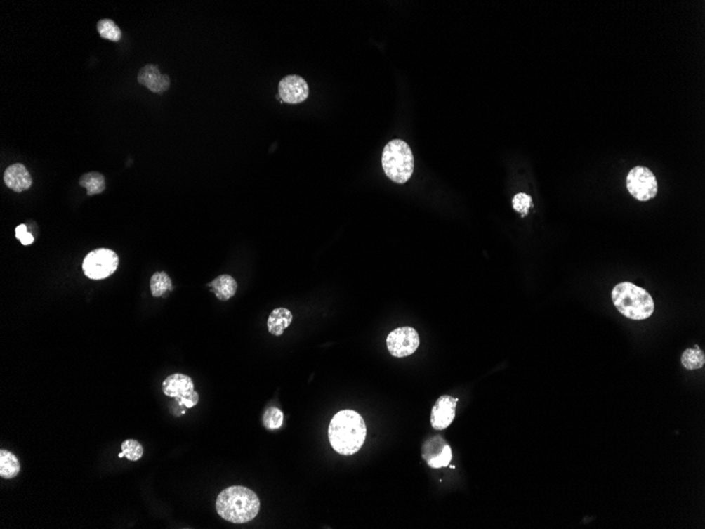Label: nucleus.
<instances>
[{
	"label": "nucleus",
	"mask_w": 705,
	"mask_h": 529,
	"mask_svg": "<svg viewBox=\"0 0 705 529\" xmlns=\"http://www.w3.org/2000/svg\"><path fill=\"white\" fill-rule=\"evenodd\" d=\"M366 438V423L356 411H339L329 423V443L339 455H355L364 446Z\"/></svg>",
	"instance_id": "1"
},
{
	"label": "nucleus",
	"mask_w": 705,
	"mask_h": 529,
	"mask_svg": "<svg viewBox=\"0 0 705 529\" xmlns=\"http://www.w3.org/2000/svg\"><path fill=\"white\" fill-rule=\"evenodd\" d=\"M259 497L251 489L232 486L218 495L216 508L222 518L235 524H243L253 520L260 511Z\"/></svg>",
	"instance_id": "2"
},
{
	"label": "nucleus",
	"mask_w": 705,
	"mask_h": 529,
	"mask_svg": "<svg viewBox=\"0 0 705 529\" xmlns=\"http://www.w3.org/2000/svg\"><path fill=\"white\" fill-rule=\"evenodd\" d=\"M612 302L617 310L633 320L650 318L654 311V302L650 294L631 282H621L612 292Z\"/></svg>",
	"instance_id": "3"
},
{
	"label": "nucleus",
	"mask_w": 705,
	"mask_h": 529,
	"mask_svg": "<svg viewBox=\"0 0 705 529\" xmlns=\"http://www.w3.org/2000/svg\"><path fill=\"white\" fill-rule=\"evenodd\" d=\"M381 163L388 178L395 183H406L414 171L412 150L402 140H393L386 145Z\"/></svg>",
	"instance_id": "4"
},
{
	"label": "nucleus",
	"mask_w": 705,
	"mask_h": 529,
	"mask_svg": "<svg viewBox=\"0 0 705 529\" xmlns=\"http://www.w3.org/2000/svg\"><path fill=\"white\" fill-rule=\"evenodd\" d=\"M119 266V257L108 249H98L86 256L83 261V270L88 278L102 280L108 278Z\"/></svg>",
	"instance_id": "5"
},
{
	"label": "nucleus",
	"mask_w": 705,
	"mask_h": 529,
	"mask_svg": "<svg viewBox=\"0 0 705 529\" xmlns=\"http://www.w3.org/2000/svg\"><path fill=\"white\" fill-rule=\"evenodd\" d=\"M626 186L629 194L639 201L652 200L658 194V182L652 170L635 166L627 174Z\"/></svg>",
	"instance_id": "6"
},
{
	"label": "nucleus",
	"mask_w": 705,
	"mask_h": 529,
	"mask_svg": "<svg viewBox=\"0 0 705 529\" xmlns=\"http://www.w3.org/2000/svg\"><path fill=\"white\" fill-rule=\"evenodd\" d=\"M163 392L169 398H176L179 406L192 408L199 403V394L195 391L192 379L185 374L169 375L163 383Z\"/></svg>",
	"instance_id": "7"
},
{
	"label": "nucleus",
	"mask_w": 705,
	"mask_h": 529,
	"mask_svg": "<svg viewBox=\"0 0 705 529\" xmlns=\"http://www.w3.org/2000/svg\"><path fill=\"white\" fill-rule=\"evenodd\" d=\"M421 340L416 329L411 327H398L389 334L387 346L394 358H402L412 355L419 348Z\"/></svg>",
	"instance_id": "8"
},
{
	"label": "nucleus",
	"mask_w": 705,
	"mask_h": 529,
	"mask_svg": "<svg viewBox=\"0 0 705 529\" xmlns=\"http://www.w3.org/2000/svg\"><path fill=\"white\" fill-rule=\"evenodd\" d=\"M421 455L426 463L433 468L448 467L452 459V450L442 436H434L423 444L421 448Z\"/></svg>",
	"instance_id": "9"
},
{
	"label": "nucleus",
	"mask_w": 705,
	"mask_h": 529,
	"mask_svg": "<svg viewBox=\"0 0 705 529\" xmlns=\"http://www.w3.org/2000/svg\"><path fill=\"white\" fill-rule=\"evenodd\" d=\"M310 89L305 79L298 75H289L279 83V96L286 104H300L308 98Z\"/></svg>",
	"instance_id": "10"
},
{
	"label": "nucleus",
	"mask_w": 705,
	"mask_h": 529,
	"mask_svg": "<svg viewBox=\"0 0 705 529\" xmlns=\"http://www.w3.org/2000/svg\"><path fill=\"white\" fill-rule=\"evenodd\" d=\"M457 398L440 396L432 408L431 425L435 430H444L454 421Z\"/></svg>",
	"instance_id": "11"
},
{
	"label": "nucleus",
	"mask_w": 705,
	"mask_h": 529,
	"mask_svg": "<svg viewBox=\"0 0 705 529\" xmlns=\"http://www.w3.org/2000/svg\"><path fill=\"white\" fill-rule=\"evenodd\" d=\"M138 83L155 93H163L170 86L168 75L162 74L157 67L147 65L140 69L138 77Z\"/></svg>",
	"instance_id": "12"
},
{
	"label": "nucleus",
	"mask_w": 705,
	"mask_h": 529,
	"mask_svg": "<svg viewBox=\"0 0 705 529\" xmlns=\"http://www.w3.org/2000/svg\"><path fill=\"white\" fill-rule=\"evenodd\" d=\"M6 185L15 192H22L32 186L30 172L22 164H13L6 169L4 176Z\"/></svg>",
	"instance_id": "13"
},
{
	"label": "nucleus",
	"mask_w": 705,
	"mask_h": 529,
	"mask_svg": "<svg viewBox=\"0 0 705 529\" xmlns=\"http://www.w3.org/2000/svg\"><path fill=\"white\" fill-rule=\"evenodd\" d=\"M293 321V314L285 308H278L270 313L268 320V331L275 336L282 335L283 332Z\"/></svg>",
	"instance_id": "14"
},
{
	"label": "nucleus",
	"mask_w": 705,
	"mask_h": 529,
	"mask_svg": "<svg viewBox=\"0 0 705 529\" xmlns=\"http://www.w3.org/2000/svg\"><path fill=\"white\" fill-rule=\"evenodd\" d=\"M209 287H211V291L215 293V295L217 296L218 299L221 300V301H228V300H230L232 296H235L237 289H238L237 281L232 276H230V275H221V276L216 278L209 285Z\"/></svg>",
	"instance_id": "15"
},
{
	"label": "nucleus",
	"mask_w": 705,
	"mask_h": 529,
	"mask_svg": "<svg viewBox=\"0 0 705 529\" xmlns=\"http://www.w3.org/2000/svg\"><path fill=\"white\" fill-rule=\"evenodd\" d=\"M20 464L15 455L7 450L0 451V476L13 478L20 474Z\"/></svg>",
	"instance_id": "16"
},
{
	"label": "nucleus",
	"mask_w": 705,
	"mask_h": 529,
	"mask_svg": "<svg viewBox=\"0 0 705 529\" xmlns=\"http://www.w3.org/2000/svg\"><path fill=\"white\" fill-rule=\"evenodd\" d=\"M79 184L87 190L88 196L102 194L106 188L105 178L100 172H88L79 180Z\"/></svg>",
	"instance_id": "17"
},
{
	"label": "nucleus",
	"mask_w": 705,
	"mask_h": 529,
	"mask_svg": "<svg viewBox=\"0 0 705 529\" xmlns=\"http://www.w3.org/2000/svg\"><path fill=\"white\" fill-rule=\"evenodd\" d=\"M681 363L687 370L701 369L705 364V355L698 346L694 348H687L682 354Z\"/></svg>",
	"instance_id": "18"
},
{
	"label": "nucleus",
	"mask_w": 705,
	"mask_h": 529,
	"mask_svg": "<svg viewBox=\"0 0 705 529\" xmlns=\"http://www.w3.org/2000/svg\"><path fill=\"white\" fill-rule=\"evenodd\" d=\"M172 289V281L165 272L155 273L150 280L151 294L153 297H162Z\"/></svg>",
	"instance_id": "19"
},
{
	"label": "nucleus",
	"mask_w": 705,
	"mask_h": 529,
	"mask_svg": "<svg viewBox=\"0 0 705 529\" xmlns=\"http://www.w3.org/2000/svg\"><path fill=\"white\" fill-rule=\"evenodd\" d=\"M98 31L103 39L108 41H119L121 37V29L111 20H102L98 22Z\"/></svg>",
	"instance_id": "20"
},
{
	"label": "nucleus",
	"mask_w": 705,
	"mask_h": 529,
	"mask_svg": "<svg viewBox=\"0 0 705 529\" xmlns=\"http://www.w3.org/2000/svg\"><path fill=\"white\" fill-rule=\"evenodd\" d=\"M283 422H284V414L280 409L276 408V407L266 409L263 414V425L265 426L266 429H279L283 425Z\"/></svg>",
	"instance_id": "21"
},
{
	"label": "nucleus",
	"mask_w": 705,
	"mask_h": 529,
	"mask_svg": "<svg viewBox=\"0 0 705 529\" xmlns=\"http://www.w3.org/2000/svg\"><path fill=\"white\" fill-rule=\"evenodd\" d=\"M121 452H123L124 457L126 459H129V461L136 462L138 461L143 457L144 449H143L142 445L138 440H126L121 444Z\"/></svg>",
	"instance_id": "22"
},
{
	"label": "nucleus",
	"mask_w": 705,
	"mask_h": 529,
	"mask_svg": "<svg viewBox=\"0 0 705 529\" xmlns=\"http://www.w3.org/2000/svg\"><path fill=\"white\" fill-rule=\"evenodd\" d=\"M512 205H513L514 211L526 216L532 205V197L524 194V192H520V194L514 196Z\"/></svg>",
	"instance_id": "23"
},
{
	"label": "nucleus",
	"mask_w": 705,
	"mask_h": 529,
	"mask_svg": "<svg viewBox=\"0 0 705 529\" xmlns=\"http://www.w3.org/2000/svg\"><path fill=\"white\" fill-rule=\"evenodd\" d=\"M16 238L24 245H30L34 242V237L28 232V228L25 224H20L15 230Z\"/></svg>",
	"instance_id": "24"
},
{
	"label": "nucleus",
	"mask_w": 705,
	"mask_h": 529,
	"mask_svg": "<svg viewBox=\"0 0 705 529\" xmlns=\"http://www.w3.org/2000/svg\"><path fill=\"white\" fill-rule=\"evenodd\" d=\"M124 457L123 452L119 453V457Z\"/></svg>",
	"instance_id": "25"
}]
</instances>
